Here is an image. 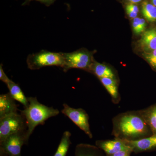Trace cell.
<instances>
[{
	"label": "cell",
	"mask_w": 156,
	"mask_h": 156,
	"mask_svg": "<svg viewBox=\"0 0 156 156\" xmlns=\"http://www.w3.org/2000/svg\"><path fill=\"white\" fill-rule=\"evenodd\" d=\"M112 134L127 141L138 140L152 135L141 111L122 113L112 119Z\"/></svg>",
	"instance_id": "obj_1"
},
{
	"label": "cell",
	"mask_w": 156,
	"mask_h": 156,
	"mask_svg": "<svg viewBox=\"0 0 156 156\" xmlns=\"http://www.w3.org/2000/svg\"><path fill=\"white\" fill-rule=\"evenodd\" d=\"M28 106L21 111L20 113L25 118L27 126L26 136L29 140L37 126L44 125L46 120L57 115L59 112L57 109L40 103L36 97H28Z\"/></svg>",
	"instance_id": "obj_2"
},
{
	"label": "cell",
	"mask_w": 156,
	"mask_h": 156,
	"mask_svg": "<svg viewBox=\"0 0 156 156\" xmlns=\"http://www.w3.org/2000/svg\"><path fill=\"white\" fill-rule=\"evenodd\" d=\"M26 62L28 68L31 70L39 69L47 66H56L62 68L64 64L62 52L56 53L46 50L30 54Z\"/></svg>",
	"instance_id": "obj_3"
},
{
	"label": "cell",
	"mask_w": 156,
	"mask_h": 156,
	"mask_svg": "<svg viewBox=\"0 0 156 156\" xmlns=\"http://www.w3.org/2000/svg\"><path fill=\"white\" fill-rule=\"evenodd\" d=\"M27 126L23 115L14 113L0 118V142L12 134L27 131Z\"/></svg>",
	"instance_id": "obj_4"
},
{
	"label": "cell",
	"mask_w": 156,
	"mask_h": 156,
	"mask_svg": "<svg viewBox=\"0 0 156 156\" xmlns=\"http://www.w3.org/2000/svg\"><path fill=\"white\" fill-rule=\"evenodd\" d=\"M64 64L62 68L66 72L72 69L88 70L90 71L92 62V54L86 50H80L71 53H62Z\"/></svg>",
	"instance_id": "obj_5"
},
{
	"label": "cell",
	"mask_w": 156,
	"mask_h": 156,
	"mask_svg": "<svg viewBox=\"0 0 156 156\" xmlns=\"http://www.w3.org/2000/svg\"><path fill=\"white\" fill-rule=\"evenodd\" d=\"M28 142L26 131L12 134L0 142V156H21V148Z\"/></svg>",
	"instance_id": "obj_6"
},
{
	"label": "cell",
	"mask_w": 156,
	"mask_h": 156,
	"mask_svg": "<svg viewBox=\"0 0 156 156\" xmlns=\"http://www.w3.org/2000/svg\"><path fill=\"white\" fill-rule=\"evenodd\" d=\"M63 106L61 112L83 130L90 139L92 138L93 135L90 130L89 116L86 111L81 108H73L66 103L63 104Z\"/></svg>",
	"instance_id": "obj_7"
},
{
	"label": "cell",
	"mask_w": 156,
	"mask_h": 156,
	"mask_svg": "<svg viewBox=\"0 0 156 156\" xmlns=\"http://www.w3.org/2000/svg\"><path fill=\"white\" fill-rule=\"evenodd\" d=\"M95 145L103 151L105 155H111L121 151L131 149L125 140L115 137L113 140H98Z\"/></svg>",
	"instance_id": "obj_8"
},
{
	"label": "cell",
	"mask_w": 156,
	"mask_h": 156,
	"mask_svg": "<svg viewBox=\"0 0 156 156\" xmlns=\"http://www.w3.org/2000/svg\"><path fill=\"white\" fill-rule=\"evenodd\" d=\"M125 141L131 148L133 153L135 154L150 151L156 149V134L138 140Z\"/></svg>",
	"instance_id": "obj_9"
},
{
	"label": "cell",
	"mask_w": 156,
	"mask_h": 156,
	"mask_svg": "<svg viewBox=\"0 0 156 156\" xmlns=\"http://www.w3.org/2000/svg\"><path fill=\"white\" fill-rule=\"evenodd\" d=\"M140 48L144 53L156 49V28H152L144 32L138 41Z\"/></svg>",
	"instance_id": "obj_10"
},
{
	"label": "cell",
	"mask_w": 156,
	"mask_h": 156,
	"mask_svg": "<svg viewBox=\"0 0 156 156\" xmlns=\"http://www.w3.org/2000/svg\"><path fill=\"white\" fill-rule=\"evenodd\" d=\"M10 93L0 95V118L17 113V105Z\"/></svg>",
	"instance_id": "obj_11"
},
{
	"label": "cell",
	"mask_w": 156,
	"mask_h": 156,
	"mask_svg": "<svg viewBox=\"0 0 156 156\" xmlns=\"http://www.w3.org/2000/svg\"><path fill=\"white\" fill-rule=\"evenodd\" d=\"M99 79L111 95L112 102L115 104L119 103L121 101V97L117 80L110 78H100Z\"/></svg>",
	"instance_id": "obj_12"
},
{
	"label": "cell",
	"mask_w": 156,
	"mask_h": 156,
	"mask_svg": "<svg viewBox=\"0 0 156 156\" xmlns=\"http://www.w3.org/2000/svg\"><path fill=\"white\" fill-rule=\"evenodd\" d=\"M104 153L96 145L81 143L76 146L75 156H106Z\"/></svg>",
	"instance_id": "obj_13"
},
{
	"label": "cell",
	"mask_w": 156,
	"mask_h": 156,
	"mask_svg": "<svg viewBox=\"0 0 156 156\" xmlns=\"http://www.w3.org/2000/svg\"><path fill=\"white\" fill-rule=\"evenodd\" d=\"M7 86L11 97L23 105L24 108L27 107L29 105L28 98L24 95L19 85L11 80L7 84Z\"/></svg>",
	"instance_id": "obj_14"
},
{
	"label": "cell",
	"mask_w": 156,
	"mask_h": 156,
	"mask_svg": "<svg viewBox=\"0 0 156 156\" xmlns=\"http://www.w3.org/2000/svg\"><path fill=\"white\" fill-rule=\"evenodd\" d=\"M90 71L100 78H110L116 79V76L113 71L108 66L98 62H93L90 69Z\"/></svg>",
	"instance_id": "obj_15"
},
{
	"label": "cell",
	"mask_w": 156,
	"mask_h": 156,
	"mask_svg": "<svg viewBox=\"0 0 156 156\" xmlns=\"http://www.w3.org/2000/svg\"><path fill=\"white\" fill-rule=\"evenodd\" d=\"M140 111L153 134H156V104Z\"/></svg>",
	"instance_id": "obj_16"
},
{
	"label": "cell",
	"mask_w": 156,
	"mask_h": 156,
	"mask_svg": "<svg viewBox=\"0 0 156 156\" xmlns=\"http://www.w3.org/2000/svg\"><path fill=\"white\" fill-rule=\"evenodd\" d=\"M71 134L69 131L63 133L57 150L53 156H66L70 145L71 144L70 137Z\"/></svg>",
	"instance_id": "obj_17"
},
{
	"label": "cell",
	"mask_w": 156,
	"mask_h": 156,
	"mask_svg": "<svg viewBox=\"0 0 156 156\" xmlns=\"http://www.w3.org/2000/svg\"><path fill=\"white\" fill-rule=\"evenodd\" d=\"M141 11L144 17L148 21L154 22L156 21V6L147 1H144L141 5Z\"/></svg>",
	"instance_id": "obj_18"
},
{
	"label": "cell",
	"mask_w": 156,
	"mask_h": 156,
	"mask_svg": "<svg viewBox=\"0 0 156 156\" xmlns=\"http://www.w3.org/2000/svg\"><path fill=\"white\" fill-rule=\"evenodd\" d=\"M146 23L145 20L139 17H136L132 21V27L135 34H140L145 31Z\"/></svg>",
	"instance_id": "obj_19"
},
{
	"label": "cell",
	"mask_w": 156,
	"mask_h": 156,
	"mask_svg": "<svg viewBox=\"0 0 156 156\" xmlns=\"http://www.w3.org/2000/svg\"><path fill=\"white\" fill-rule=\"evenodd\" d=\"M144 56L151 66L156 70V49L149 53H144Z\"/></svg>",
	"instance_id": "obj_20"
},
{
	"label": "cell",
	"mask_w": 156,
	"mask_h": 156,
	"mask_svg": "<svg viewBox=\"0 0 156 156\" xmlns=\"http://www.w3.org/2000/svg\"><path fill=\"white\" fill-rule=\"evenodd\" d=\"M34 1L40 2L46 6H50L53 4L56 0H24V2L23 3L22 5L24 6L28 5L31 2Z\"/></svg>",
	"instance_id": "obj_21"
},
{
	"label": "cell",
	"mask_w": 156,
	"mask_h": 156,
	"mask_svg": "<svg viewBox=\"0 0 156 156\" xmlns=\"http://www.w3.org/2000/svg\"><path fill=\"white\" fill-rule=\"evenodd\" d=\"M0 80L5 83L6 85L11 81V80L8 77V76L4 72L3 69V65L2 64L0 65Z\"/></svg>",
	"instance_id": "obj_22"
},
{
	"label": "cell",
	"mask_w": 156,
	"mask_h": 156,
	"mask_svg": "<svg viewBox=\"0 0 156 156\" xmlns=\"http://www.w3.org/2000/svg\"><path fill=\"white\" fill-rule=\"evenodd\" d=\"M132 153L133 152L131 149L125 150L120 151L112 154L106 155V156H131Z\"/></svg>",
	"instance_id": "obj_23"
},
{
	"label": "cell",
	"mask_w": 156,
	"mask_h": 156,
	"mask_svg": "<svg viewBox=\"0 0 156 156\" xmlns=\"http://www.w3.org/2000/svg\"><path fill=\"white\" fill-rule=\"evenodd\" d=\"M126 11L128 16H129V17H130V18H132V19H134V18H136V16H137V14H138L134 12V11H133L132 9H130V8L127 5L126 6Z\"/></svg>",
	"instance_id": "obj_24"
},
{
	"label": "cell",
	"mask_w": 156,
	"mask_h": 156,
	"mask_svg": "<svg viewBox=\"0 0 156 156\" xmlns=\"http://www.w3.org/2000/svg\"><path fill=\"white\" fill-rule=\"evenodd\" d=\"M127 6H128L130 9H132L134 12L138 14V12H139V8H138V6L135 5V4L131 3L130 4H128Z\"/></svg>",
	"instance_id": "obj_25"
},
{
	"label": "cell",
	"mask_w": 156,
	"mask_h": 156,
	"mask_svg": "<svg viewBox=\"0 0 156 156\" xmlns=\"http://www.w3.org/2000/svg\"><path fill=\"white\" fill-rule=\"evenodd\" d=\"M141 0H132L131 3H133V4H136V3H139Z\"/></svg>",
	"instance_id": "obj_26"
},
{
	"label": "cell",
	"mask_w": 156,
	"mask_h": 156,
	"mask_svg": "<svg viewBox=\"0 0 156 156\" xmlns=\"http://www.w3.org/2000/svg\"><path fill=\"white\" fill-rule=\"evenodd\" d=\"M151 1L153 3V5L156 6V0H151Z\"/></svg>",
	"instance_id": "obj_27"
},
{
	"label": "cell",
	"mask_w": 156,
	"mask_h": 156,
	"mask_svg": "<svg viewBox=\"0 0 156 156\" xmlns=\"http://www.w3.org/2000/svg\"><path fill=\"white\" fill-rule=\"evenodd\" d=\"M128 1H129V2H131V1H132V0H128Z\"/></svg>",
	"instance_id": "obj_28"
}]
</instances>
